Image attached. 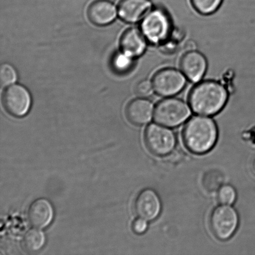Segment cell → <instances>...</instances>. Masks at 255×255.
Instances as JSON below:
<instances>
[{
    "mask_svg": "<svg viewBox=\"0 0 255 255\" xmlns=\"http://www.w3.org/2000/svg\"><path fill=\"white\" fill-rule=\"evenodd\" d=\"M226 87L215 81L200 82L190 92L189 106L192 111L204 116L219 113L228 101Z\"/></svg>",
    "mask_w": 255,
    "mask_h": 255,
    "instance_id": "cell-1",
    "label": "cell"
},
{
    "mask_svg": "<svg viewBox=\"0 0 255 255\" xmlns=\"http://www.w3.org/2000/svg\"><path fill=\"white\" fill-rule=\"evenodd\" d=\"M218 137V129L209 117L195 116L185 125L182 138L187 148L196 154H204L213 148Z\"/></svg>",
    "mask_w": 255,
    "mask_h": 255,
    "instance_id": "cell-2",
    "label": "cell"
},
{
    "mask_svg": "<svg viewBox=\"0 0 255 255\" xmlns=\"http://www.w3.org/2000/svg\"><path fill=\"white\" fill-rule=\"evenodd\" d=\"M141 31L149 43L154 46L164 44L172 35L171 16L161 7H152L142 19Z\"/></svg>",
    "mask_w": 255,
    "mask_h": 255,
    "instance_id": "cell-3",
    "label": "cell"
},
{
    "mask_svg": "<svg viewBox=\"0 0 255 255\" xmlns=\"http://www.w3.org/2000/svg\"><path fill=\"white\" fill-rule=\"evenodd\" d=\"M191 114V107L186 102L175 97H166L154 107V119L162 126L176 127L186 122Z\"/></svg>",
    "mask_w": 255,
    "mask_h": 255,
    "instance_id": "cell-4",
    "label": "cell"
},
{
    "mask_svg": "<svg viewBox=\"0 0 255 255\" xmlns=\"http://www.w3.org/2000/svg\"><path fill=\"white\" fill-rule=\"evenodd\" d=\"M209 222L214 236L220 241H227L233 236L238 228L239 215L233 207L223 204L212 211Z\"/></svg>",
    "mask_w": 255,
    "mask_h": 255,
    "instance_id": "cell-5",
    "label": "cell"
},
{
    "mask_svg": "<svg viewBox=\"0 0 255 255\" xmlns=\"http://www.w3.org/2000/svg\"><path fill=\"white\" fill-rule=\"evenodd\" d=\"M144 142L152 154L164 156L173 151L176 145V137L168 128L151 124L145 130Z\"/></svg>",
    "mask_w": 255,
    "mask_h": 255,
    "instance_id": "cell-6",
    "label": "cell"
},
{
    "mask_svg": "<svg viewBox=\"0 0 255 255\" xmlns=\"http://www.w3.org/2000/svg\"><path fill=\"white\" fill-rule=\"evenodd\" d=\"M187 79L182 72L174 68H165L154 75L152 84L154 92L159 96L171 97L185 88Z\"/></svg>",
    "mask_w": 255,
    "mask_h": 255,
    "instance_id": "cell-7",
    "label": "cell"
},
{
    "mask_svg": "<svg viewBox=\"0 0 255 255\" xmlns=\"http://www.w3.org/2000/svg\"><path fill=\"white\" fill-rule=\"evenodd\" d=\"M2 102L7 113L15 117H22L29 112L31 99L26 88L15 84L5 90Z\"/></svg>",
    "mask_w": 255,
    "mask_h": 255,
    "instance_id": "cell-8",
    "label": "cell"
},
{
    "mask_svg": "<svg viewBox=\"0 0 255 255\" xmlns=\"http://www.w3.org/2000/svg\"><path fill=\"white\" fill-rule=\"evenodd\" d=\"M161 201L158 194L152 189H145L137 195L134 202V211L140 218L152 221L161 213Z\"/></svg>",
    "mask_w": 255,
    "mask_h": 255,
    "instance_id": "cell-9",
    "label": "cell"
},
{
    "mask_svg": "<svg viewBox=\"0 0 255 255\" xmlns=\"http://www.w3.org/2000/svg\"><path fill=\"white\" fill-rule=\"evenodd\" d=\"M182 73L192 82H198L203 78L207 69L206 57L201 52L189 50L180 61Z\"/></svg>",
    "mask_w": 255,
    "mask_h": 255,
    "instance_id": "cell-10",
    "label": "cell"
},
{
    "mask_svg": "<svg viewBox=\"0 0 255 255\" xmlns=\"http://www.w3.org/2000/svg\"><path fill=\"white\" fill-rule=\"evenodd\" d=\"M152 8L150 0H121L119 14L124 21L135 23L143 19Z\"/></svg>",
    "mask_w": 255,
    "mask_h": 255,
    "instance_id": "cell-11",
    "label": "cell"
},
{
    "mask_svg": "<svg viewBox=\"0 0 255 255\" xmlns=\"http://www.w3.org/2000/svg\"><path fill=\"white\" fill-rule=\"evenodd\" d=\"M153 104L149 100L141 97L132 100L127 105L126 117L135 126H143L148 123L154 116Z\"/></svg>",
    "mask_w": 255,
    "mask_h": 255,
    "instance_id": "cell-12",
    "label": "cell"
},
{
    "mask_svg": "<svg viewBox=\"0 0 255 255\" xmlns=\"http://www.w3.org/2000/svg\"><path fill=\"white\" fill-rule=\"evenodd\" d=\"M116 6L109 0H96L87 9L90 21L97 26H103L111 23L116 17Z\"/></svg>",
    "mask_w": 255,
    "mask_h": 255,
    "instance_id": "cell-13",
    "label": "cell"
},
{
    "mask_svg": "<svg viewBox=\"0 0 255 255\" xmlns=\"http://www.w3.org/2000/svg\"><path fill=\"white\" fill-rule=\"evenodd\" d=\"M27 216L32 226L38 229L45 228L51 224L53 219V207L48 200L37 199L30 206Z\"/></svg>",
    "mask_w": 255,
    "mask_h": 255,
    "instance_id": "cell-14",
    "label": "cell"
},
{
    "mask_svg": "<svg viewBox=\"0 0 255 255\" xmlns=\"http://www.w3.org/2000/svg\"><path fill=\"white\" fill-rule=\"evenodd\" d=\"M147 42L141 31L136 28H130L122 35L121 47L124 54L134 58L144 53Z\"/></svg>",
    "mask_w": 255,
    "mask_h": 255,
    "instance_id": "cell-15",
    "label": "cell"
},
{
    "mask_svg": "<svg viewBox=\"0 0 255 255\" xmlns=\"http://www.w3.org/2000/svg\"><path fill=\"white\" fill-rule=\"evenodd\" d=\"M46 242V237L44 232L38 229H31L25 234L22 245L25 250L29 253H35L44 247Z\"/></svg>",
    "mask_w": 255,
    "mask_h": 255,
    "instance_id": "cell-16",
    "label": "cell"
},
{
    "mask_svg": "<svg viewBox=\"0 0 255 255\" xmlns=\"http://www.w3.org/2000/svg\"><path fill=\"white\" fill-rule=\"evenodd\" d=\"M222 1L223 0H191L196 11L203 15L214 13L221 6Z\"/></svg>",
    "mask_w": 255,
    "mask_h": 255,
    "instance_id": "cell-17",
    "label": "cell"
},
{
    "mask_svg": "<svg viewBox=\"0 0 255 255\" xmlns=\"http://www.w3.org/2000/svg\"><path fill=\"white\" fill-rule=\"evenodd\" d=\"M237 192L231 185H224L220 187L218 191V199L222 204L232 205L236 201Z\"/></svg>",
    "mask_w": 255,
    "mask_h": 255,
    "instance_id": "cell-18",
    "label": "cell"
},
{
    "mask_svg": "<svg viewBox=\"0 0 255 255\" xmlns=\"http://www.w3.org/2000/svg\"><path fill=\"white\" fill-rule=\"evenodd\" d=\"M114 69L120 73L128 71L132 66V57L127 56L124 52L117 54L113 61Z\"/></svg>",
    "mask_w": 255,
    "mask_h": 255,
    "instance_id": "cell-19",
    "label": "cell"
},
{
    "mask_svg": "<svg viewBox=\"0 0 255 255\" xmlns=\"http://www.w3.org/2000/svg\"><path fill=\"white\" fill-rule=\"evenodd\" d=\"M16 80L15 70L8 64L2 65L0 69V82L2 86H9Z\"/></svg>",
    "mask_w": 255,
    "mask_h": 255,
    "instance_id": "cell-20",
    "label": "cell"
},
{
    "mask_svg": "<svg viewBox=\"0 0 255 255\" xmlns=\"http://www.w3.org/2000/svg\"><path fill=\"white\" fill-rule=\"evenodd\" d=\"M135 90L139 96L144 97V98L151 95L152 92L154 91L152 81H147V80H142L140 81L136 85Z\"/></svg>",
    "mask_w": 255,
    "mask_h": 255,
    "instance_id": "cell-21",
    "label": "cell"
},
{
    "mask_svg": "<svg viewBox=\"0 0 255 255\" xmlns=\"http://www.w3.org/2000/svg\"><path fill=\"white\" fill-rule=\"evenodd\" d=\"M132 231L136 234H142L147 229V221L144 219L137 218L135 219L132 224Z\"/></svg>",
    "mask_w": 255,
    "mask_h": 255,
    "instance_id": "cell-22",
    "label": "cell"
},
{
    "mask_svg": "<svg viewBox=\"0 0 255 255\" xmlns=\"http://www.w3.org/2000/svg\"><path fill=\"white\" fill-rule=\"evenodd\" d=\"M253 167H254V171L255 172V159L254 161V162H253Z\"/></svg>",
    "mask_w": 255,
    "mask_h": 255,
    "instance_id": "cell-23",
    "label": "cell"
}]
</instances>
